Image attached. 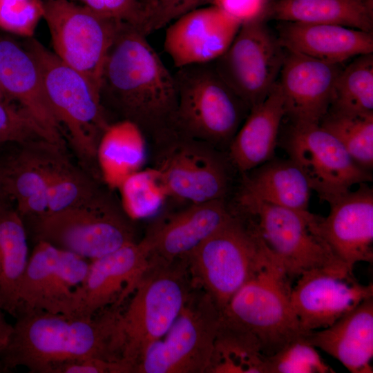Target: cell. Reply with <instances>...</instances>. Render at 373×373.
<instances>
[{"label": "cell", "mask_w": 373, "mask_h": 373, "mask_svg": "<svg viewBox=\"0 0 373 373\" xmlns=\"http://www.w3.org/2000/svg\"><path fill=\"white\" fill-rule=\"evenodd\" d=\"M298 278L290 301L305 334L329 327L373 297L372 283L361 284L353 274L318 269Z\"/></svg>", "instance_id": "16"}, {"label": "cell", "mask_w": 373, "mask_h": 373, "mask_svg": "<svg viewBox=\"0 0 373 373\" xmlns=\"http://www.w3.org/2000/svg\"><path fill=\"white\" fill-rule=\"evenodd\" d=\"M325 218L316 215L315 229L333 256L353 271L373 260V189L367 182L329 204Z\"/></svg>", "instance_id": "17"}, {"label": "cell", "mask_w": 373, "mask_h": 373, "mask_svg": "<svg viewBox=\"0 0 373 373\" xmlns=\"http://www.w3.org/2000/svg\"><path fill=\"white\" fill-rule=\"evenodd\" d=\"M285 115L278 81L267 97L252 107L228 147L231 164L242 173L272 159Z\"/></svg>", "instance_id": "26"}, {"label": "cell", "mask_w": 373, "mask_h": 373, "mask_svg": "<svg viewBox=\"0 0 373 373\" xmlns=\"http://www.w3.org/2000/svg\"><path fill=\"white\" fill-rule=\"evenodd\" d=\"M39 140L52 142L24 108L10 101L0 100V146L7 143L21 145Z\"/></svg>", "instance_id": "37"}, {"label": "cell", "mask_w": 373, "mask_h": 373, "mask_svg": "<svg viewBox=\"0 0 373 373\" xmlns=\"http://www.w3.org/2000/svg\"><path fill=\"white\" fill-rule=\"evenodd\" d=\"M320 126L335 137L360 166L373 167V113L345 114L328 111Z\"/></svg>", "instance_id": "34"}, {"label": "cell", "mask_w": 373, "mask_h": 373, "mask_svg": "<svg viewBox=\"0 0 373 373\" xmlns=\"http://www.w3.org/2000/svg\"><path fill=\"white\" fill-rule=\"evenodd\" d=\"M156 144L161 149L153 167L169 197L191 204L224 199L231 163L219 149L179 133Z\"/></svg>", "instance_id": "13"}, {"label": "cell", "mask_w": 373, "mask_h": 373, "mask_svg": "<svg viewBox=\"0 0 373 373\" xmlns=\"http://www.w3.org/2000/svg\"><path fill=\"white\" fill-rule=\"evenodd\" d=\"M265 355L250 332L222 317L209 373H265Z\"/></svg>", "instance_id": "31"}, {"label": "cell", "mask_w": 373, "mask_h": 373, "mask_svg": "<svg viewBox=\"0 0 373 373\" xmlns=\"http://www.w3.org/2000/svg\"><path fill=\"white\" fill-rule=\"evenodd\" d=\"M224 199L191 204L157 220L143 238L150 249L149 262L170 264L183 259L233 216Z\"/></svg>", "instance_id": "21"}, {"label": "cell", "mask_w": 373, "mask_h": 373, "mask_svg": "<svg viewBox=\"0 0 373 373\" xmlns=\"http://www.w3.org/2000/svg\"><path fill=\"white\" fill-rule=\"evenodd\" d=\"M333 373L316 347L301 336L265 356V373Z\"/></svg>", "instance_id": "36"}, {"label": "cell", "mask_w": 373, "mask_h": 373, "mask_svg": "<svg viewBox=\"0 0 373 373\" xmlns=\"http://www.w3.org/2000/svg\"><path fill=\"white\" fill-rule=\"evenodd\" d=\"M24 48L39 67L47 98L64 134L84 169L95 173L97 145L110 124L99 91L37 40L28 38Z\"/></svg>", "instance_id": "3"}, {"label": "cell", "mask_w": 373, "mask_h": 373, "mask_svg": "<svg viewBox=\"0 0 373 373\" xmlns=\"http://www.w3.org/2000/svg\"><path fill=\"white\" fill-rule=\"evenodd\" d=\"M54 53L99 91L108 52L126 24L101 16L71 0H42Z\"/></svg>", "instance_id": "12"}, {"label": "cell", "mask_w": 373, "mask_h": 373, "mask_svg": "<svg viewBox=\"0 0 373 373\" xmlns=\"http://www.w3.org/2000/svg\"><path fill=\"white\" fill-rule=\"evenodd\" d=\"M146 136L135 123H110L99 141L96 162L99 173L111 189H118L131 174L142 169L146 157Z\"/></svg>", "instance_id": "29"}, {"label": "cell", "mask_w": 373, "mask_h": 373, "mask_svg": "<svg viewBox=\"0 0 373 373\" xmlns=\"http://www.w3.org/2000/svg\"><path fill=\"white\" fill-rule=\"evenodd\" d=\"M290 279L271 252L221 312L224 320L252 333L265 356L306 335L291 305Z\"/></svg>", "instance_id": "7"}, {"label": "cell", "mask_w": 373, "mask_h": 373, "mask_svg": "<svg viewBox=\"0 0 373 373\" xmlns=\"http://www.w3.org/2000/svg\"><path fill=\"white\" fill-rule=\"evenodd\" d=\"M99 192L91 175L75 166L64 154L63 147L54 145L49 162L47 211L44 216L82 204Z\"/></svg>", "instance_id": "32"}, {"label": "cell", "mask_w": 373, "mask_h": 373, "mask_svg": "<svg viewBox=\"0 0 373 373\" xmlns=\"http://www.w3.org/2000/svg\"><path fill=\"white\" fill-rule=\"evenodd\" d=\"M8 201L11 200L6 190L3 166L2 162L0 161V204Z\"/></svg>", "instance_id": "44"}, {"label": "cell", "mask_w": 373, "mask_h": 373, "mask_svg": "<svg viewBox=\"0 0 373 373\" xmlns=\"http://www.w3.org/2000/svg\"><path fill=\"white\" fill-rule=\"evenodd\" d=\"M271 253L252 218L233 211L226 224L183 259L194 286L202 287L222 312Z\"/></svg>", "instance_id": "4"}, {"label": "cell", "mask_w": 373, "mask_h": 373, "mask_svg": "<svg viewBox=\"0 0 373 373\" xmlns=\"http://www.w3.org/2000/svg\"><path fill=\"white\" fill-rule=\"evenodd\" d=\"M122 307L112 306L92 316L38 313L15 318L0 354V372L23 367L30 373H53L63 364L88 358L124 362Z\"/></svg>", "instance_id": "2"}, {"label": "cell", "mask_w": 373, "mask_h": 373, "mask_svg": "<svg viewBox=\"0 0 373 373\" xmlns=\"http://www.w3.org/2000/svg\"><path fill=\"white\" fill-rule=\"evenodd\" d=\"M178 133L219 149L229 147L250 109L224 82L213 62L178 68Z\"/></svg>", "instance_id": "6"}, {"label": "cell", "mask_w": 373, "mask_h": 373, "mask_svg": "<svg viewBox=\"0 0 373 373\" xmlns=\"http://www.w3.org/2000/svg\"><path fill=\"white\" fill-rule=\"evenodd\" d=\"M210 1L211 0H158L148 17L144 34L147 36L166 26L182 15Z\"/></svg>", "instance_id": "40"}, {"label": "cell", "mask_w": 373, "mask_h": 373, "mask_svg": "<svg viewBox=\"0 0 373 373\" xmlns=\"http://www.w3.org/2000/svg\"><path fill=\"white\" fill-rule=\"evenodd\" d=\"M55 144L46 140L21 144L19 152L2 162L7 194L23 221L46 213L49 162Z\"/></svg>", "instance_id": "24"}, {"label": "cell", "mask_w": 373, "mask_h": 373, "mask_svg": "<svg viewBox=\"0 0 373 373\" xmlns=\"http://www.w3.org/2000/svg\"><path fill=\"white\" fill-rule=\"evenodd\" d=\"M131 220L122 207L99 192L82 204L23 222L35 242L92 260L135 241Z\"/></svg>", "instance_id": "8"}, {"label": "cell", "mask_w": 373, "mask_h": 373, "mask_svg": "<svg viewBox=\"0 0 373 373\" xmlns=\"http://www.w3.org/2000/svg\"><path fill=\"white\" fill-rule=\"evenodd\" d=\"M242 174L239 193L276 206L308 210L312 189L303 172L291 159L272 158Z\"/></svg>", "instance_id": "27"}, {"label": "cell", "mask_w": 373, "mask_h": 373, "mask_svg": "<svg viewBox=\"0 0 373 373\" xmlns=\"http://www.w3.org/2000/svg\"><path fill=\"white\" fill-rule=\"evenodd\" d=\"M241 24L266 18L269 0H211Z\"/></svg>", "instance_id": "41"}, {"label": "cell", "mask_w": 373, "mask_h": 373, "mask_svg": "<svg viewBox=\"0 0 373 373\" xmlns=\"http://www.w3.org/2000/svg\"><path fill=\"white\" fill-rule=\"evenodd\" d=\"M278 39L287 51L341 64L373 52V34L329 23L282 22Z\"/></svg>", "instance_id": "23"}, {"label": "cell", "mask_w": 373, "mask_h": 373, "mask_svg": "<svg viewBox=\"0 0 373 373\" xmlns=\"http://www.w3.org/2000/svg\"><path fill=\"white\" fill-rule=\"evenodd\" d=\"M281 22L329 23L373 30V0H274L266 17Z\"/></svg>", "instance_id": "28"}, {"label": "cell", "mask_w": 373, "mask_h": 373, "mask_svg": "<svg viewBox=\"0 0 373 373\" xmlns=\"http://www.w3.org/2000/svg\"><path fill=\"white\" fill-rule=\"evenodd\" d=\"M117 189L121 206L131 219L153 216L169 197L158 171L153 167L141 169L131 174Z\"/></svg>", "instance_id": "35"}, {"label": "cell", "mask_w": 373, "mask_h": 373, "mask_svg": "<svg viewBox=\"0 0 373 373\" xmlns=\"http://www.w3.org/2000/svg\"><path fill=\"white\" fill-rule=\"evenodd\" d=\"M286 51L278 81L285 115L293 124H318L332 104L341 64Z\"/></svg>", "instance_id": "20"}, {"label": "cell", "mask_w": 373, "mask_h": 373, "mask_svg": "<svg viewBox=\"0 0 373 373\" xmlns=\"http://www.w3.org/2000/svg\"><path fill=\"white\" fill-rule=\"evenodd\" d=\"M240 26L214 5L198 8L166 26L164 49L177 68L211 63L227 50Z\"/></svg>", "instance_id": "19"}, {"label": "cell", "mask_w": 373, "mask_h": 373, "mask_svg": "<svg viewBox=\"0 0 373 373\" xmlns=\"http://www.w3.org/2000/svg\"><path fill=\"white\" fill-rule=\"evenodd\" d=\"M3 312L0 307V354L6 347L13 329V325L6 321Z\"/></svg>", "instance_id": "43"}, {"label": "cell", "mask_w": 373, "mask_h": 373, "mask_svg": "<svg viewBox=\"0 0 373 373\" xmlns=\"http://www.w3.org/2000/svg\"><path fill=\"white\" fill-rule=\"evenodd\" d=\"M277 36L259 19L241 24L227 50L213 61L224 82L251 109L276 83L285 53Z\"/></svg>", "instance_id": "14"}, {"label": "cell", "mask_w": 373, "mask_h": 373, "mask_svg": "<svg viewBox=\"0 0 373 373\" xmlns=\"http://www.w3.org/2000/svg\"><path fill=\"white\" fill-rule=\"evenodd\" d=\"M90 260L37 241L18 285L11 316L75 315Z\"/></svg>", "instance_id": "11"}, {"label": "cell", "mask_w": 373, "mask_h": 373, "mask_svg": "<svg viewBox=\"0 0 373 373\" xmlns=\"http://www.w3.org/2000/svg\"><path fill=\"white\" fill-rule=\"evenodd\" d=\"M328 111L345 114L373 113V54L363 55L341 69Z\"/></svg>", "instance_id": "33"}, {"label": "cell", "mask_w": 373, "mask_h": 373, "mask_svg": "<svg viewBox=\"0 0 373 373\" xmlns=\"http://www.w3.org/2000/svg\"><path fill=\"white\" fill-rule=\"evenodd\" d=\"M150 249L142 239L90 260L75 315L92 316L123 305L149 266Z\"/></svg>", "instance_id": "18"}, {"label": "cell", "mask_w": 373, "mask_h": 373, "mask_svg": "<svg viewBox=\"0 0 373 373\" xmlns=\"http://www.w3.org/2000/svg\"><path fill=\"white\" fill-rule=\"evenodd\" d=\"M10 202L0 204V307L11 315L30 254L24 222Z\"/></svg>", "instance_id": "30"}, {"label": "cell", "mask_w": 373, "mask_h": 373, "mask_svg": "<svg viewBox=\"0 0 373 373\" xmlns=\"http://www.w3.org/2000/svg\"><path fill=\"white\" fill-rule=\"evenodd\" d=\"M42 0H0V28L28 38L43 18Z\"/></svg>", "instance_id": "38"}, {"label": "cell", "mask_w": 373, "mask_h": 373, "mask_svg": "<svg viewBox=\"0 0 373 373\" xmlns=\"http://www.w3.org/2000/svg\"><path fill=\"white\" fill-rule=\"evenodd\" d=\"M220 320L211 298L192 291L170 329L149 346L134 373L208 372Z\"/></svg>", "instance_id": "10"}, {"label": "cell", "mask_w": 373, "mask_h": 373, "mask_svg": "<svg viewBox=\"0 0 373 373\" xmlns=\"http://www.w3.org/2000/svg\"><path fill=\"white\" fill-rule=\"evenodd\" d=\"M99 94L104 108L137 124L155 144L178 133L174 75L132 26L122 27L108 52Z\"/></svg>", "instance_id": "1"}, {"label": "cell", "mask_w": 373, "mask_h": 373, "mask_svg": "<svg viewBox=\"0 0 373 373\" xmlns=\"http://www.w3.org/2000/svg\"><path fill=\"white\" fill-rule=\"evenodd\" d=\"M305 338L350 372L372 373L373 297L363 300L329 327L307 333Z\"/></svg>", "instance_id": "25"}, {"label": "cell", "mask_w": 373, "mask_h": 373, "mask_svg": "<svg viewBox=\"0 0 373 373\" xmlns=\"http://www.w3.org/2000/svg\"><path fill=\"white\" fill-rule=\"evenodd\" d=\"M284 149L305 175L312 190L328 202L351 191L352 186L372 181L340 142L320 124H293Z\"/></svg>", "instance_id": "15"}, {"label": "cell", "mask_w": 373, "mask_h": 373, "mask_svg": "<svg viewBox=\"0 0 373 373\" xmlns=\"http://www.w3.org/2000/svg\"><path fill=\"white\" fill-rule=\"evenodd\" d=\"M71 1L101 16L131 25L144 34L148 15L139 0Z\"/></svg>", "instance_id": "39"}, {"label": "cell", "mask_w": 373, "mask_h": 373, "mask_svg": "<svg viewBox=\"0 0 373 373\" xmlns=\"http://www.w3.org/2000/svg\"><path fill=\"white\" fill-rule=\"evenodd\" d=\"M194 285L186 261L149 264L119 317L123 361L133 368L170 329Z\"/></svg>", "instance_id": "5"}, {"label": "cell", "mask_w": 373, "mask_h": 373, "mask_svg": "<svg viewBox=\"0 0 373 373\" xmlns=\"http://www.w3.org/2000/svg\"><path fill=\"white\" fill-rule=\"evenodd\" d=\"M0 100L10 101L5 94L0 83ZM11 102V101H10Z\"/></svg>", "instance_id": "46"}, {"label": "cell", "mask_w": 373, "mask_h": 373, "mask_svg": "<svg viewBox=\"0 0 373 373\" xmlns=\"http://www.w3.org/2000/svg\"><path fill=\"white\" fill-rule=\"evenodd\" d=\"M146 10L148 17L155 7L158 0H139ZM148 19V18H147Z\"/></svg>", "instance_id": "45"}, {"label": "cell", "mask_w": 373, "mask_h": 373, "mask_svg": "<svg viewBox=\"0 0 373 373\" xmlns=\"http://www.w3.org/2000/svg\"><path fill=\"white\" fill-rule=\"evenodd\" d=\"M53 373H133V368L123 361L88 358L63 364Z\"/></svg>", "instance_id": "42"}, {"label": "cell", "mask_w": 373, "mask_h": 373, "mask_svg": "<svg viewBox=\"0 0 373 373\" xmlns=\"http://www.w3.org/2000/svg\"><path fill=\"white\" fill-rule=\"evenodd\" d=\"M0 83L7 97L18 102L52 143L64 148V131L49 104L36 61L24 47L6 37H0Z\"/></svg>", "instance_id": "22"}, {"label": "cell", "mask_w": 373, "mask_h": 373, "mask_svg": "<svg viewBox=\"0 0 373 373\" xmlns=\"http://www.w3.org/2000/svg\"><path fill=\"white\" fill-rule=\"evenodd\" d=\"M237 211L249 216L266 245L290 278L313 269L350 273L318 234L316 215L260 200L238 193Z\"/></svg>", "instance_id": "9"}]
</instances>
